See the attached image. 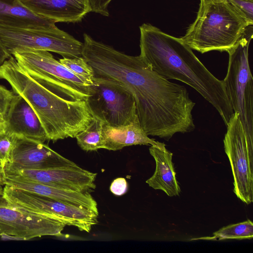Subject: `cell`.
Wrapping results in <instances>:
<instances>
[{"label":"cell","mask_w":253,"mask_h":253,"mask_svg":"<svg viewBox=\"0 0 253 253\" xmlns=\"http://www.w3.org/2000/svg\"><path fill=\"white\" fill-rule=\"evenodd\" d=\"M82 56L94 76L109 78L133 95L141 126L149 136L165 137L187 117L192 105L186 88L164 78L140 56H131L84 34Z\"/></svg>","instance_id":"6da1fadb"},{"label":"cell","mask_w":253,"mask_h":253,"mask_svg":"<svg viewBox=\"0 0 253 253\" xmlns=\"http://www.w3.org/2000/svg\"><path fill=\"white\" fill-rule=\"evenodd\" d=\"M140 57L150 68L169 79L195 89L217 111L226 126L234 114L224 81L212 75L180 38L148 23L139 27Z\"/></svg>","instance_id":"7a4b0ae2"},{"label":"cell","mask_w":253,"mask_h":253,"mask_svg":"<svg viewBox=\"0 0 253 253\" xmlns=\"http://www.w3.org/2000/svg\"><path fill=\"white\" fill-rule=\"evenodd\" d=\"M0 79L22 96L39 118L48 140L74 138L93 119L86 101L52 91L33 79L11 56L0 67Z\"/></svg>","instance_id":"3957f363"},{"label":"cell","mask_w":253,"mask_h":253,"mask_svg":"<svg viewBox=\"0 0 253 253\" xmlns=\"http://www.w3.org/2000/svg\"><path fill=\"white\" fill-rule=\"evenodd\" d=\"M250 25L227 0H200L195 21L181 39L201 53L228 52Z\"/></svg>","instance_id":"277c9868"},{"label":"cell","mask_w":253,"mask_h":253,"mask_svg":"<svg viewBox=\"0 0 253 253\" xmlns=\"http://www.w3.org/2000/svg\"><path fill=\"white\" fill-rule=\"evenodd\" d=\"M253 25L246 28L237 44L227 53L226 75L223 80L234 113L239 114L248 139L253 142V78L249 62Z\"/></svg>","instance_id":"5b68a950"},{"label":"cell","mask_w":253,"mask_h":253,"mask_svg":"<svg viewBox=\"0 0 253 253\" xmlns=\"http://www.w3.org/2000/svg\"><path fill=\"white\" fill-rule=\"evenodd\" d=\"M12 55L19 66L42 85L65 92L77 100L86 101L92 82L74 74L49 51L32 50Z\"/></svg>","instance_id":"8992f818"},{"label":"cell","mask_w":253,"mask_h":253,"mask_svg":"<svg viewBox=\"0 0 253 253\" xmlns=\"http://www.w3.org/2000/svg\"><path fill=\"white\" fill-rule=\"evenodd\" d=\"M86 102L92 117L109 126L126 125L138 118L132 93L109 78L94 76Z\"/></svg>","instance_id":"52a82bcc"},{"label":"cell","mask_w":253,"mask_h":253,"mask_svg":"<svg viewBox=\"0 0 253 253\" xmlns=\"http://www.w3.org/2000/svg\"><path fill=\"white\" fill-rule=\"evenodd\" d=\"M0 40L12 55L17 52L45 50L63 57H82L84 43L55 28H17L0 25Z\"/></svg>","instance_id":"ba28073f"},{"label":"cell","mask_w":253,"mask_h":253,"mask_svg":"<svg viewBox=\"0 0 253 253\" xmlns=\"http://www.w3.org/2000/svg\"><path fill=\"white\" fill-rule=\"evenodd\" d=\"M3 196L14 206L82 231L89 233L98 223V215L91 211L7 185H3Z\"/></svg>","instance_id":"9c48e42d"},{"label":"cell","mask_w":253,"mask_h":253,"mask_svg":"<svg viewBox=\"0 0 253 253\" xmlns=\"http://www.w3.org/2000/svg\"><path fill=\"white\" fill-rule=\"evenodd\" d=\"M226 127L224 148L231 167L233 191L249 205L253 202V142L248 139L238 113H234Z\"/></svg>","instance_id":"30bf717a"},{"label":"cell","mask_w":253,"mask_h":253,"mask_svg":"<svg viewBox=\"0 0 253 253\" xmlns=\"http://www.w3.org/2000/svg\"><path fill=\"white\" fill-rule=\"evenodd\" d=\"M66 226L48 216L14 206L0 196V233L27 240L44 236H59Z\"/></svg>","instance_id":"8fae6325"},{"label":"cell","mask_w":253,"mask_h":253,"mask_svg":"<svg viewBox=\"0 0 253 253\" xmlns=\"http://www.w3.org/2000/svg\"><path fill=\"white\" fill-rule=\"evenodd\" d=\"M94 173L77 164L40 169H24L3 173L2 179L26 181L55 187L82 192L92 191L96 188Z\"/></svg>","instance_id":"7c38bea8"},{"label":"cell","mask_w":253,"mask_h":253,"mask_svg":"<svg viewBox=\"0 0 253 253\" xmlns=\"http://www.w3.org/2000/svg\"><path fill=\"white\" fill-rule=\"evenodd\" d=\"M76 164L43 142L18 136L2 171L3 174L24 169H45Z\"/></svg>","instance_id":"4fadbf2b"},{"label":"cell","mask_w":253,"mask_h":253,"mask_svg":"<svg viewBox=\"0 0 253 253\" xmlns=\"http://www.w3.org/2000/svg\"><path fill=\"white\" fill-rule=\"evenodd\" d=\"M4 129L18 136L44 143L47 136L39 118L29 104L15 94L4 121Z\"/></svg>","instance_id":"5bb4252c"},{"label":"cell","mask_w":253,"mask_h":253,"mask_svg":"<svg viewBox=\"0 0 253 253\" xmlns=\"http://www.w3.org/2000/svg\"><path fill=\"white\" fill-rule=\"evenodd\" d=\"M34 13L56 22L81 21L91 12L88 0H19Z\"/></svg>","instance_id":"9a60e30c"},{"label":"cell","mask_w":253,"mask_h":253,"mask_svg":"<svg viewBox=\"0 0 253 253\" xmlns=\"http://www.w3.org/2000/svg\"><path fill=\"white\" fill-rule=\"evenodd\" d=\"M2 184L83 207L98 215L97 203L88 192L71 190L33 182L7 178L2 179Z\"/></svg>","instance_id":"2e32d148"},{"label":"cell","mask_w":253,"mask_h":253,"mask_svg":"<svg viewBox=\"0 0 253 253\" xmlns=\"http://www.w3.org/2000/svg\"><path fill=\"white\" fill-rule=\"evenodd\" d=\"M103 149L117 151L124 147L136 145L162 146L164 143L151 139L142 128L139 119L121 126L103 124L102 129Z\"/></svg>","instance_id":"e0dca14e"},{"label":"cell","mask_w":253,"mask_h":253,"mask_svg":"<svg viewBox=\"0 0 253 253\" xmlns=\"http://www.w3.org/2000/svg\"><path fill=\"white\" fill-rule=\"evenodd\" d=\"M149 150L155 161L156 169L146 183L155 190L163 191L169 197L178 196L181 190L172 161V153L166 148V145L151 146Z\"/></svg>","instance_id":"ac0fdd59"},{"label":"cell","mask_w":253,"mask_h":253,"mask_svg":"<svg viewBox=\"0 0 253 253\" xmlns=\"http://www.w3.org/2000/svg\"><path fill=\"white\" fill-rule=\"evenodd\" d=\"M55 22L36 14L19 0H0V25L17 28H55Z\"/></svg>","instance_id":"d6986e66"},{"label":"cell","mask_w":253,"mask_h":253,"mask_svg":"<svg viewBox=\"0 0 253 253\" xmlns=\"http://www.w3.org/2000/svg\"><path fill=\"white\" fill-rule=\"evenodd\" d=\"M103 123L93 118L89 126L75 137L80 148L85 151L103 149L102 129Z\"/></svg>","instance_id":"ffe728a7"},{"label":"cell","mask_w":253,"mask_h":253,"mask_svg":"<svg viewBox=\"0 0 253 253\" xmlns=\"http://www.w3.org/2000/svg\"><path fill=\"white\" fill-rule=\"evenodd\" d=\"M205 239L213 240L251 239L253 238V223L248 219L242 222L225 226Z\"/></svg>","instance_id":"44dd1931"},{"label":"cell","mask_w":253,"mask_h":253,"mask_svg":"<svg viewBox=\"0 0 253 253\" xmlns=\"http://www.w3.org/2000/svg\"><path fill=\"white\" fill-rule=\"evenodd\" d=\"M59 61L75 75L92 82L94 72L86 60L82 57L76 58L63 57Z\"/></svg>","instance_id":"7402d4cb"},{"label":"cell","mask_w":253,"mask_h":253,"mask_svg":"<svg viewBox=\"0 0 253 253\" xmlns=\"http://www.w3.org/2000/svg\"><path fill=\"white\" fill-rule=\"evenodd\" d=\"M18 137L4 128L0 131V165L2 169L8 161Z\"/></svg>","instance_id":"603a6c76"},{"label":"cell","mask_w":253,"mask_h":253,"mask_svg":"<svg viewBox=\"0 0 253 253\" xmlns=\"http://www.w3.org/2000/svg\"><path fill=\"white\" fill-rule=\"evenodd\" d=\"M227 0L250 25H253V0Z\"/></svg>","instance_id":"cb8c5ba5"},{"label":"cell","mask_w":253,"mask_h":253,"mask_svg":"<svg viewBox=\"0 0 253 253\" xmlns=\"http://www.w3.org/2000/svg\"><path fill=\"white\" fill-rule=\"evenodd\" d=\"M14 93L0 84V122L4 123L6 114Z\"/></svg>","instance_id":"d4e9b609"},{"label":"cell","mask_w":253,"mask_h":253,"mask_svg":"<svg viewBox=\"0 0 253 253\" xmlns=\"http://www.w3.org/2000/svg\"><path fill=\"white\" fill-rule=\"evenodd\" d=\"M112 0H88L92 12L108 16V6Z\"/></svg>","instance_id":"484cf974"},{"label":"cell","mask_w":253,"mask_h":253,"mask_svg":"<svg viewBox=\"0 0 253 253\" xmlns=\"http://www.w3.org/2000/svg\"><path fill=\"white\" fill-rule=\"evenodd\" d=\"M127 188V182L123 177H118L114 179L110 187L111 192L117 196H121L125 194Z\"/></svg>","instance_id":"4316f807"},{"label":"cell","mask_w":253,"mask_h":253,"mask_svg":"<svg viewBox=\"0 0 253 253\" xmlns=\"http://www.w3.org/2000/svg\"><path fill=\"white\" fill-rule=\"evenodd\" d=\"M11 56L6 51L0 40V67Z\"/></svg>","instance_id":"83f0119b"},{"label":"cell","mask_w":253,"mask_h":253,"mask_svg":"<svg viewBox=\"0 0 253 253\" xmlns=\"http://www.w3.org/2000/svg\"><path fill=\"white\" fill-rule=\"evenodd\" d=\"M0 237L2 240H24L21 237L4 233H0Z\"/></svg>","instance_id":"f1b7e54d"},{"label":"cell","mask_w":253,"mask_h":253,"mask_svg":"<svg viewBox=\"0 0 253 253\" xmlns=\"http://www.w3.org/2000/svg\"><path fill=\"white\" fill-rule=\"evenodd\" d=\"M5 127L4 123L0 122V131L4 129Z\"/></svg>","instance_id":"f546056e"},{"label":"cell","mask_w":253,"mask_h":253,"mask_svg":"<svg viewBox=\"0 0 253 253\" xmlns=\"http://www.w3.org/2000/svg\"><path fill=\"white\" fill-rule=\"evenodd\" d=\"M3 185L0 184V196L3 195Z\"/></svg>","instance_id":"4dcf8cb0"},{"label":"cell","mask_w":253,"mask_h":253,"mask_svg":"<svg viewBox=\"0 0 253 253\" xmlns=\"http://www.w3.org/2000/svg\"><path fill=\"white\" fill-rule=\"evenodd\" d=\"M2 178V169L0 165V182Z\"/></svg>","instance_id":"1f68e13d"},{"label":"cell","mask_w":253,"mask_h":253,"mask_svg":"<svg viewBox=\"0 0 253 253\" xmlns=\"http://www.w3.org/2000/svg\"></svg>","instance_id":"d6a6232c"}]
</instances>
